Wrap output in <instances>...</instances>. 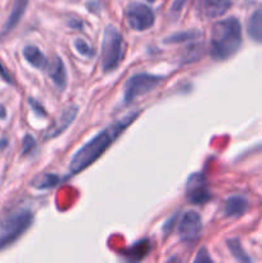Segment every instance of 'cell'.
<instances>
[{
  "label": "cell",
  "mask_w": 262,
  "mask_h": 263,
  "mask_svg": "<svg viewBox=\"0 0 262 263\" xmlns=\"http://www.w3.org/2000/svg\"><path fill=\"white\" fill-rule=\"evenodd\" d=\"M163 77L152 73H138L131 76L123 87V102L130 103L140 95L152 91L158 86Z\"/></svg>",
  "instance_id": "cell-5"
},
{
  "label": "cell",
  "mask_w": 262,
  "mask_h": 263,
  "mask_svg": "<svg viewBox=\"0 0 262 263\" xmlns=\"http://www.w3.org/2000/svg\"><path fill=\"white\" fill-rule=\"evenodd\" d=\"M35 139L32 138L31 135H26L23 138V148H22V153L27 154L32 151V148L35 146Z\"/></svg>",
  "instance_id": "cell-20"
},
{
  "label": "cell",
  "mask_w": 262,
  "mask_h": 263,
  "mask_svg": "<svg viewBox=\"0 0 262 263\" xmlns=\"http://www.w3.org/2000/svg\"><path fill=\"white\" fill-rule=\"evenodd\" d=\"M228 248L230 249L231 254L238 259L239 262H251L252 259L247 256V253L244 252V249L241 248L240 243H239L238 239H230L228 240Z\"/></svg>",
  "instance_id": "cell-17"
},
{
  "label": "cell",
  "mask_w": 262,
  "mask_h": 263,
  "mask_svg": "<svg viewBox=\"0 0 262 263\" xmlns=\"http://www.w3.org/2000/svg\"><path fill=\"white\" fill-rule=\"evenodd\" d=\"M186 3H188V0H174V3H172V5H171V10L175 13L180 12V10L185 7V4H186Z\"/></svg>",
  "instance_id": "cell-21"
},
{
  "label": "cell",
  "mask_w": 262,
  "mask_h": 263,
  "mask_svg": "<svg viewBox=\"0 0 262 263\" xmlns=\"http://www.w3.org/2000/svg\"><path fill=\"white\" fill-rule=\"evenodd\" d=\"M248 208V202L246 198L240 195H234L230 197L225 203V215L228 217H239L244 215V212Z\"/></svg>",
  "instance_id": "cell-14"
},
{
  "label": "cell",
  "mask_w": 262,
  "mask_h": 263,
  "mask_svg": "<svg viewBox=\"0 0 262 263\" xmlns=\"http://www.w3.org/2000/svg\"><path fill=\"white\" fill-rule=\"evenodd\" d=\"M186 197L193 204H203L210 200L211 194L202 174H194L189 177L186 184Z\"/></svg>",
  "instance_id": "cell-8"
},
{
  "label": "cell",
  "mask_w": 262,
  "mask_h": 263,
  "mask_svg": "<svg viewBox=\"0 0 262 263\" xmlns=\"http://www.w3.org/2000/svg\"><path fill=\"white\" fill-rule=\"evenodd\" d=\"M146 2H149V3H153V2H156V0H146Z\"/></svg>",
  "instance_id": "cell-27"
},
{
  "label": "cell",
  "mask_w": 262,
  "mask_h": 263,
  "mask_svg": "<svg viewBox=\"0 0 262 263\" xmlns=\"http://www.w3.org/2000/svg\"><path fill=\"white\" fill-rule=\"evenodd\" d=\"M247 32L252 40L262 44V7L254 10L249 17Z\"/></svg>",
  "instance_id": "cell-13"
},
{
  "label": "cell",
  "mask_w": 262,
  "mask_h": 263,
  "mask_svg": "<svg viewBox=\"0 0 262 263\" xmlns=\"http://www.w3.org/2000/svg\"><path fill=\"white\" fill-rule=\"evenodd\" d=\"M125 55V41L120 31L112 25L104 30L102 41V68L104 72H110L118 67Z\"/></svg>",
  "instance_id": "cell-4"
},
{
  "label": "cell",
  "mask_w": 262,
  "mask_h": 263,
  "mask_svg": "<svg viewBox=\"0 0 262 263\" xmlns=\"http://www.w3.org/2000/svg\"><path fill=\"white\" fill-rule=\"evenodd\" d=\"M5 117H7V110H5V108L0 104V118H5Z\"/></svg>",
  "instance_id": "cell-25"
},
{
  "label": "cell",
  "mask_w": 262,
  "mask_h": 263,
  "mask_svg": "<svg viewBox=\"0 0 262 263\" xmlns=\"http://www.w3.org/2000/svg\"><path fill=\"white\" fill-rule=\"evenodd\" d=\"M200 31L197 30H189V31H184V32H177L174 33V35L169 36L167 39H164V43L166 44H180V43H185V41L189 40H194V39L200 37Z\"/></svg>",
  "instance_id": "cell-16"
},
{
  "label": "cell",
  "mask_w": 262,
  "mask_h": 263,
  "mask_svg": "<svg viewBox=\"0 0 262 263\" xmlns=\"http://www.w3.org/2000/svg\"><path fill=\"white\" fill-rule=\"evenodd\" d=\"M197 12L203 18H217L231 8V0H197Z\"/></svg>",
  "instance_id": "cell-10"
},
{
  "label": "cell",
  "mask_w": 262,
  "mask_h": 263,
  "mask_svg": "<svg viewBox=\"0 0 262 263\" xmlns=\"http://www.w3.org/2000/svg\"><path fill=\"white\" fill-rule=\"evenodd\" d=\"M5 145H7V140L3 139V141H0V148H5Z\"/></svg>",
  "instance_id": "cell-26"
},
{
  "label": "cell",
  "mask_w": 262,
  "mask_h": 263,
  "mask_svg": "<svg viewBox=\"0 0 262 263\" xmlns=\"http://www.w3.org/2000/svg\"><path fill=\"white\" fill-rule=\"evenodd\" d=\"M33 215L28 210H21L7 216L0 222V251L18 240L32 225Z\"/></svg>",
  "instance_id": "cell-3"
},
{
  "label": "cell",
  "mask_w": 262,
  "mask_h": 263,
  "mask_svg": "<svg viewBox=\"0 0 262 263\" xmlns=\"http://www.w3.org/2000/svg\"><path fill=\"white\" fill-rule=\"evenodd\" d=\"M58 182H59V177L57 176V175L49 174L41 177L40 180H38V182H35V186L38 187V189H49V187L55 186Z\"/></svg>",
  "instance_id": "cell-18"
},
{
  "label": "cell",
  "mask_w": 262,
  "mask_h": 263,
  "mask_svg": "<svg viewBox=\"0 0 262 263\" xmlns=\"http://www.w3.org/2000/svg\"><path fill=\"white\" fill-rule=\"evenodd\" d=\"M28 102H30L31 107L33 108V110H35L36 113H39V115H40V116H45V110H44V108L41 107V105H39L38 103L35 102V100L30 99V100H28Z\"/></svg>",
  "instance_id": "cell-24"
},
{
  "label": "cell",
  "mask_w": 262,
  "mask_h": 263,
  "mask_svg": "<svg viewBox=\"0 0 262 263\" xmlns=\"http://www.w3.org/2000/svg\"><path fill=\"white\" fill-rule=\"evenodd\" d=\"M48 74L58 89H64L67 85V71L61 57H53L48 63Z\"/></svg>",
  "instance_id": "cell-11"
},
{
  "label": "cell",
  "mask_w": 262,
  "mask_h": 263,
  "mask_svg": "<svg viewBox=\"0 0 262 263\" xmlns=\"http://www.w3.org/2000/svg\"><path fill=\"white\" fill-rule=\"evenodd\" d=\"M138 116L139 112L130 113L126 117L121 118L120 121L100 131L91 140H89L84 146H81L77 151V153L72 157L71 164H69V170H71L72 174H80L85 168H87L90 164L94 163L115 143L116 139L125 131V128L134 122V120Z\"/></svg>",
  "instance_id": "cell-1"
},
{
  "label": "cell",
  "mask_w": 262,
  "mask_h": 263,
  "mask_svg": "<svg viewBox=\"0 0 262 263\" xmlns=\"http://www.w3.org/2000/svg\"><path fill=\"white\" fill-rule=\"evenodd\" d=\"M77 112H79V108L76 105H68V107L64 108L62 110V113L59 115V117L51 123L50 127L46 130L45 135H44V139L45 140H49V139H54L58 135H61L72 122L76 118Z\"/></svg>",
  "instance_id": "cell-9"
},
{
  "label": "cell",
  "mask_w": 262,
  "mask_h": 263,
  "mask_svg": "<svg viewBox=\"0 0 262 263\" xmlns=\"http://www.w3.org/2000/svg\"><path fill=\"white\" fill-rule=\"evenodd\" d=\"M74 48H76V50L84 57L94 55V49H92L86 41L82 40V39H76V40H74Z\"/></svg>",
  "instance_id": "cell-19"
},
{
  "label": "cell",
  "mask_w": 262,
  "mask_h": 263,
  "mask_svg": "<svg viewBox=\"0 0 262 263\" xmlns=\"http://www.w3.org/2000/svg\"><path fill=\"white\" fill-rule=\"evenodd\" d=\"M200 261H207V262L212 261V259H211V257L208 256L207 252H205V249H200L199 253H198V256L195 257V262H200Z\"/></svg>",
  "instance_id": "cell-23"
},
{
  "label": "cell",
  "mask_w": 262,
  "mask_h": 263,
  "mask_svg": "<svg viewBox=\"0 0 262 263\" xmlns=\"http://www.w3.org/2000/svg\"><path fill=\"white\" fill-rule=\"evenodd\" d=\"M241 26L235 17H229L215 23L211 32V57L216 61H225L240 49Z\"/></svg>",
  "instance_id": "cell-2"
},
{
  "label": "cell",
  "mask_w": 262,
  "mask_h": 263,
  "mask_svg": "<svg viewBox=\"0 0 262 263\" xmlns=\"http://www.w3.org/2000/svg\"><path fill=\"white\" fill-rule=\"evenodd\" d=\"M23 57L35 68H44L46 64V58L43 51L33 45H27L23 49Z\"/></svg>",
  "instance_id": "cell-15"
},
{
  "label": "cell",
  "mask_w": 262,
  "mask_h": 263,
  "mask_svg": "<svg viewBox=\"0 0 262 263\" xmlns=\"http://www.w3.org/2000/svg\"><path fill=\"white\" fill-rule=\"evenodd\" d=\"M27 4H28V0H14V2H13L12 12H10L7 23L4 25V28H3L2 33H0V37L4 36L5 33H8L10 30H13V28L15 27V25L20 22L22 15L25 14Z\"/></svg>",
  "instance_id": "cell-12"
},
{
  "label": "cell",
  "mask_w": 262,
  "mask_h": 263,
  "mask_svg": "<svg viewBox=\"0 0 262 263\" xmlns=\"http://www.w3.org/2000/svg\"><path fill=\"white\" fill-rule=\"evenodd\" d=\"M128 26L135 31L149 30L154 25V13L143 3H131L126 10Z\"/></svg>",
  "instance_id": "cell-6"
},
{
  "label": "cell",
  "mask_w": 262,
  "mask_h": 263,
  "mask_svg": "<svg viewBox=\"0 0 262 263\" xmlns=\"http://www.w3.org/2000/svg\"><path fill=\"white\" fill-rule=\"evenodd\" d=\"M0 77H2L4 81L9 82V84H13V80H12V76H10L9 72L7 71V68H5L4 66H3L2 63H0Z\"/></svg>",
  "instance_id": "cell-22"
},
{
  "label": "cell",
  "mask_w": 262,
  "mask_h": 263,
  "mask_svg": "<svg viewBox=\"0 0 262 263\" xmlns=\"http://www.w3.org/2000/svg\"><path fill=\"white\" fill-rule=\"evenodd\" d=\"M200 231H202L200 216L194 211L185 212L179 225L180 238L184 241H194L200 235Z\"/></svg>",
  "instance_id": "cell-7"
}]
</instances>
